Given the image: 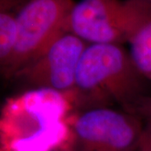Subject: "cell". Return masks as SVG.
<instances>
[{"instance_id":"cell-1","label":"cell","mask_w":151,"mask_h":151,"mask_svg":"<svg viewBox=\"0 0 151 151\" xmlns=\"http://www.w3.org/2000/svg\"><path fill=\"white\" fill-rule=\"evenodd\" d=\"M74 92L35 88L9 98L0 111V151H68Z\"/></svg>"},{"instance_id":"cell-2","label":"cell","mask_w":151,"mask_h":151,"mask_svg":"<svg viewBox=\"0 0 151 151\" xmlns=\"http://www.w3.org/2000/svg\"><path fill=\"white\" fill-rule=\"evenodd\" d=\"M145 80L123 45H88L76 76V106L83 104L89 109L118 105L139 117L148 98L144 95Z\"/></svg>"},{"instance_id":"cell-3","label":"cell","mask_w":151,"mask_h":151,"mask_svg":"<svg viewBox=\"0 0 151 151\" xmlns=\"http://www.w3.org/2000/svg\"><path fill=\"white\" fill-rule=\"evenodd\" d=\"M151 21V3L144 0H81L69 19V32L88 45H123Z\"/></svg>"},{"instance_id":"cell-4","label":"cell","mask_w":151,"mask_h":151,"mask_svg":"<svg viewBox=\"0 0 151 151\" xmlns=\"http://www.w3.org/2000/svg\"><path fill=\"white\" fill-rule=\"evenodd\" d=\"M74 0H28L16 16L15 43L0 72L14 76L32 63L60 36L69 32Z\"/></svg>"},{"instance_id":"cell-5","label":"cell","mask_w":151,"mask_h":151,"mask_svg":"<svg viewBox=\"0 0 151 151\" xmlns=\"http://www.w3.org/2000/svg\"><path fill=\"white\" fill-rule=\"evenodd\" d=\"M143 123L138 116L112 108L76 113L68 151H139Z\"/></svg>"},{"instance_id":"cell-6","label":"cell","mask_w":151,"mask_h":151,"mask_svg":"<svg viewBox=\"0 0 151 151\" xmlns=\"http://www.w3.org/2000/svg\"><path fill=\"white\" fill-rule=\"evenodd\" d=\"M87 45L74 34L65 33L14 77L26 81L35 88L74 92L77 69Z\"/></svg>"},{"instance_id":"cell-7","label":"cell","mask_w":151,"mask_h":151,"mask_svg":"<svg viewBox=\"0 0 151 151\" xmlns=\"http://www.w3.org/2000/svg\"><path fill=\"white\" fill-rule=\"evenodd\" d=\"M26 1L0 0V65L9 59L13 51L16 38L17 14Z\"/></svg>"},{"instance_id":"cell-8","label":"cell","mask_w":151,"mask_h":151,"mask_svg":"<svg viewBox=\"0 0 151 151\" xmlns=\"http://www.w3.org/2000/svg\"><path fill=\"white\" fill-rule=\"evenodd\" d=\"M129 45L135 66L146 80L151 81V21L136 34Z\"/></svg>"},{"instance_id":"cell-9","label":"cell","mask_w":151,"mask_h":151,"mask_svg":"<svg viewBox=\"0 0 151 151\" xmlns=\"http://www.w3.org/2000/svg\"><path fill=\"white\" fill-rule=\"evenodd\" d=\"M139 117L143 123V135L139 151H151V99L147 98L141 108Z\"/></svg>"},{"instance_id":"cell-10","label":"cell","mask_w":151,"mask_h":151,"mask_svg":"<svg viewBox=\"0 0 151 151\" xmlns=\"http://www.w3.org/2000/svg\"><path fill=\"white\" fill-rule=\"evenodd\" d=\"M144 1H146V2H149V3H151V0H144Z\"/></svg>"},{"instance_id":"cell-11","label":"cell","mask_w":151,"mask_h":151,"mask_svg":"<svg viewBox=\"0 0 151 151\" xmlns=\"http://www.w3.org/2000/svg\"><path fill=\"white\" fill-rule=\"evenodd\" d=\"M24 1H26V0H24Z\"/></svg>"}]
</instances>
